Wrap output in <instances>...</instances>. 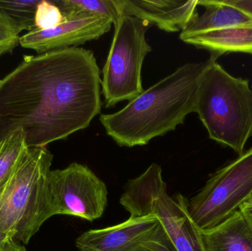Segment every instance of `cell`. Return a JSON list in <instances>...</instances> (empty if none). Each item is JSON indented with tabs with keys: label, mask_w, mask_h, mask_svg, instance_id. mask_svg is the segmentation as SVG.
Masks as SVG:
<instances>
[{
	"label": "cell",
	"mask_w": 252,
	"mask_h": 251,
	"mask_svg": "<svg viewBox=\"0 0 252 251\" xmlns=\"http://www.w3.org/2000/svg\"><path fill=\"white\" fill-rule=\"evenodd\" d=\"M225 2L241 9L252 16V0H224Z\"/></svg>",
	"instance_id": "obj_21"
},
{
	"label": "cell",
	"mask_w": 252,
	"mask_h": 251,
	"mask_svg": "<svg viewBox=\"0 0 252 251\" xmlns=\"http://www.w3.org/2000/svg\"><path fill=\"white\" fill-rule=\"evenodd\" d=\"M7 237H9L8 235H7V234H4L3 231H1V230H0V245L1 244V243H3V242L4 241V240H6V239L7 238Z\"/></svg>",
	"instance_id": "obj_23"
},
{
	"label": "cell",
	"mask_w": 252,
	"mask_h": 251,
	"mask_svg": "<svg viewBox=\"0 0 252 251\" xmlns=\"http://www.w3.org/2000/svg\"><path fill=\"white\" fill-rule=\"evenodd\" d=\"M115 25L110 50L103 68L101 87L106 108L136 98L143 92L142 69L152 51L146 40L151 25L134 16L122 15Z\"/></svg>",
	"instance_id": "obj_6"
},
{
	"label": "cell",
	"mask_w": 252,
	"mask_h": 251,
	"mask_svg": "<svg viewBox=\"0 0 252 251\" xmlns=\"http://www.w3.org/2000/svg\"><path fill=\"white\" fill-rule=\"evenodd\" d=\"M121 16H134L168 32L185 29L197 14L198 0H116Z\"/></svg>",
	"instance_id": "obj_11"
},
{
	"label": "cell",
	"mask_w": 252,
	"mask_h": 251,
	"mask_svg": "<svg viewBox=\"0 0 252 251\" xmlns=\"http://www.w3.org/2000/svg\"><path fill=\"white\" fill-rule=\"evenodd\" d=\"M130 218L157 217L177 251H205L202 231L189 215L188 200L169 195L161 167L152 164L130 180L120 199Z\"/></svg>",
	"instance_id": "obj_5"
},
{
	"label": "cell",
	"mask_w": 252,
	"mask_h": 251,
	"mask_svg": "<svg viewBox=\"0 0 252 251\" xmlns=\"http://www.w3.org/2000/svg\"><path fill=\"white\" fill-rule=\"evenodd\" d=\"M28 148L25 134L19 128L0 141V188L11 176L16 165Z\"/></svg>",
	"instance_id": "obj_16"
},
{
	"label": "cell",
	"mask_w": 252,
	"mask_h": 251,
	"mask_svg": "<svg viewBox=\"0 0 252 251\" xmlns=\"http://www.w3.org/2000/svg\"><path fill=\"white\" fill-rule=\"evenodd\" d=\"M240 210L242 212L243 215L247 219V222L250 224L252 230V206L250 205L243 204L240 207Z\"/></svg>",
	"instance_id": "obj_22"
},
{
	"label": "cell",
	"mask_w": 252,
	"mask_h": 251,
	"mask_svg": "<svg viewBox=\"0 0 252 251\" xmlns=\"http://www.w3.org/2000/svg\"><path fill=\"white\" fill-rule=\"evenodd\" d=\"M252 195V147L216 172L188 201L201 231L211 229L239 210Z\"/></svg>",
	"instance_id": "obj_7"
},
{
	"label": "cell",
	"mask_w": 252,
	"mask_h": 251,
	"mask_svg": "<svg viewBox=\"0 0 252 251\" xmlns=\"http://www.w3.org/2000/svg\"><path fill=\"white\" fill-rule=\"evenodd\" d=\"M189 63L144 90L121 110L100 116L106 134L121 147L148 144L182 125L195 112L198 88L211 63Z\"/></svg>",
	"instance_id": "obj_2"
},
{
	"label": "cell",
	"mask_w": 252,
	"mask_h": 251,
	"mask_svg": "<svg viewBox=\"0 0 252 251\" xmlns=\"http://www.w3.org/2000/svg\"><path fill=\"white\" fill-rule=\"evenodd\" d=\"M202 235L205 251H252V230L240 209Z\"/></svg>",
	"instance_id": "obj_14"
},
{
	"label": "cell",
	"mask_w": 252,
	"mask_h": 251,
	"mask_svg": "<svg viewBox=\"0 0 252 251\" xmlns=\"http://www.w3.org/2000/svg\"><path fill=\"white\" fill-rule=\"evenodd\" d=\"M211 55L198 88L195 113L209 137L241 155L252 136V89L249 81L228 73Z\"/></svg>",
	"instance_id": "obj_4"
},
{
	"label": "cell",
	"mask_w": 252,
	"mask_h": 251,
	"mask_svg": "<svg viewBox=\"0 0 252 251\" xmlns=\"http://www.w3.org/2000/svg\"><path fill=\"white\" fill-rule=\"evenodd\" d=\"M66 20L54 1L41 0L37 6L35 25L38 29H50Z\"/></svg>",
	"instance_id": "obj_18"
},
{
	"label": "cell",
	"mask_w": 252,
	"mask_h": 251,
	"mask_svg": "<svg viewBox=\"0 0 252 251\" xmlns=\"http://www.w3.org/2000/svg\"><path fill=\"white\" fill-rule=\"evenodd\" d=\"M198 5L204 7L201 15L197 13L188 26L181 32L179 38L219 30L240 25H252V16L241 9L237 8L223 1H199Z\"/></svg>",
	"instance_id": "obj_12"
},
{
	"label": "cell",
	"mask_w": 252,
	"mask_h": 251,
	"mask_svg": "<svg viewBox=\"0 0 252 251\" xmlns=\"http://www.w3.org/2000/svg\"><path fill=\"white\" fill-rule=\"evenodd\" d=\"M66 19L84 16H99L108 18L114 24L121 14L116 0H56Z\"/></svg>",
	"instance_id": "obj_15"
},
{
	"label": "cell",
	"mask_w": 252,
	"mask_h": 251,
	"mask_svg": "<svg viewBox=\"0 0 252 251\" xmlns=\"http://www.w3.org/2000/svg\"><path fill=\"white\" fill-rule=\"evenodd\" d=\"M20 32L13 21L0 11V56L13 51L19 43Z\"/></svg>",
	"instance_id": "obj_19"
},
{
	"label": "cell",
	"mask_w": 252,
	"mask_h": 251,
	"mask_svg": "<svg viewBox=\"0 0 252 251\" xmlns=\"http://www.w3.org/2000/svg\"><path fill=\"white\" fill-rule=\"evenodd\" d=\"M0 251H27L25 246L12 237H7L1 245Z\"/></svg>",
	"instance_id": "obj_20"
},
{
	"label": "cell",
	"mask_w": 252,
	"mask_h": 251,
	"mask_svg": "<svg viewBox=\"0 0 252 251\" xmlns=\"http://www.w3.org/2000/svg\"><path fill=\"white\" fill-rule=\"evenodd\" d=\"M244 204L250 205V206H252V195L250 197H249L248 200H247V201H246V203H244Z\"/></svg>",
	"instance_id": "obj_24"
},
{
	"label": "cell",
	"mask_w": 252,
	"mask_h": 251,
	"mask_svg": "<svg viewBox=\"0 0 252 251\" xmlns=\"http://www.w3.org/2000/svg\"><path fill=\"white\" fill-rule=\"evenodd\" d=\"M53 155L44 147H31L0 188V230L28 244L53 215L49 175Z\"/></svg>",
	"instance_id": "obj_3"
},
{
	"label": "cell",
	"mask_w": 252,
	"mask_h": 251,
	"mask_svg": "<svg viewBox=\"0 0 252 251\" xmlns=\"http://www.w3.org/2000/svg\"><path fill=\"white\" fill-rule=\"evenodd\" d=\"M40 0H0V11L5 13L16 24L19 31L28 32L37 29L35 15Z\"/></svg>",
	"instance_id": "obj_17"
},
{
	"label": "cell",
	"mask_w": 252,
	"mask_h": 251,
	"mask_svg": "<svg viewBox=\"0 0 252 251\" xmlns=\"http://www.w3.org/2000/svg\"></svg>",
	"instance_id": "obj_25"
},
{
	"label": "cell",
	"mask_w": 252,
	"mask_h": 251,
	"mask_svg": "<svg viewBox=\"0 0 252 251\" xmlns=\"http://www.w3.org/2000/svg\"><path fill=\"white\" fill-rule=\"evenodd\" d=\"M49 190L54 216L67 215L93 222L103 216L108 205L106 184L87 165L77 162L50 171Z\"/></svg>",
	"instance_id": "obj_8"
},
{
	"label": "cell",
	"mask_w": 252,
	"mask_h": 251,
	"mask_svg": "<svg viewBox=\"0 0 252 251\" xmlns=\"http://www.w3.org/2000/svg\"><path fill=\"white\" fill-rule=\"evenodd\" d=\"M94 53L71 47L25 56L0 81V141L22 129L29 148L86 129L101 111Z\"/></svg>",
	"instance_id": "obj_1"
},
{
	"label": "cell",
	"mask_w": 252,
	"mask_h": 251,
	"mask_svg": "<svg viewBox=\"0 0 252 251\" xmlns=\"http://www.w3.org/2000/svg\"><path fill=\"white\" fill-rule=\"evenodd\" d=\"M183 42L220 56L228 53L252 55V25H240L179 38Z\"/></svg>",
	"instance_id": "obj_13"
},
{
	"label": "cell",
	"mask_w": 252,
	"mask_h": 251,
	"mask_svg": "<svg viewBox=\"0 0 252 251\" xmlns=\"http://www.w3.org/2000/svg\"><path fill=\"white\" fill-rule=\"evenodd\" d=\"M75 245L79 251H177L154 216L130 217L114 226L90 230Z\"/></svg>",
	"instance_id": "obj_9"
},
{
	"label": "cell",
	"mask_w": 252,
	"mask_h": 251,
	"mask_svg": "<svg viewBox=\"0 0 252 251\" xmlns=\"http://www.w3.org/2000/svg\"><path fill=\"white\" fill-rule=\"evenodd\" d=\"M112 24L110 19L103 16L71 18L55 28L27 32L20 37L19 44L23 48L34 50L38 55L77 47L99 39L110 30Z\"/></svg>",
	"instance_id": "obj_10"
}]
</instances>
